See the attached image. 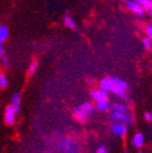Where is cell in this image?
<instances>
[{"label": "cell", "instance_id": "d6986e66", "mask_svg": "<svg viewBox=\"0 0 152 153\" xmlns=\"http://www.w3.org/2000/svg\"><path fill=\"white\" fill-rule=\"evenodd\" d=\"M36 67H37V63H36L35 61L30 64V66H29V68H28V74H29V76H32V74L35 72Z\"/></svg>", "mask_w": 152, "mask_h": 153}, {"label": "cell", "instance_id": "ba28073f", "mask_svg": "<svg viewBox=\"0 0 152 153\" xmlns=\"http://www.w3.org/2000/svg\"><path fill=\"white\" fill-rule=\"evenodd\" d=\"M127 7H128L129 10H131L132 12L137 14L138 16H144V14H145V9L140 7L139 4H137L133 0H129L128 2H127Z\"/></svg>", "mask_w": 152, "mask_h": 153}, {"label": "cell", "instance_id": "603a6c76", "mask_svg": "<svg viewBox=\"0 0 152 153\" xmlns=\"http://www.w3.org/2000/svg\"><path fill=\"white\" fill-rule=\"evenodd\" d=\"M148 9L150 10V12H151V16H152V0H151V2H150L149 7H148Z\"/></svg>", "mask_w": 152, "mask_h": 153}, {"label": "cell", "instance_id": "7402d4cb", "mask_svg": "<svg viewBox=\"0 0 152 153\" xmlns=\"http://www.w3.org/2000/svg\"><path fill=\"white\" fill-rule=\"evenodd\" d=\"M145 118L147 121H152V114L150 112H146L145 113Z\"/></svg>", "mask_w": 152, "mask_h": 153}, {"label": "cell", "instance_id": "7c38bea8", "mask_svg": "<svg viewBox=\"0 0 152 153\" xmlns=\"http://www.w3.org/2000/svg\"><path fill=\"white\" fill-rule=\"evenodd\" d=\"M64 25L69 29H76L77 28V25L75 22V20L72 19V17L70 16V14L66 13L64 15Z\"/></svg>", "mask_w": 152, "mask_h": 153}, {"label": "cell", "instance_id": "2e32d148", "mask_svg": "<svg viewBox=\"0 0 152 153\" xmlns=\"http://www.w3.org/2000/svg\"><path fill=\"white\" fill-rule=\"evenodd\" d=\"M7 85V78L3 72H0V88H4Z\"/></svg>", "mask_w": 152, "mask_h": 153}, {"label": "cell", "instance_id": "30bf717a", "mask_svg": "<svg viewBox=\"0 0 152 153\" xmlns=\"http://www.w3.org/2000/svg\"><path fill=\"white\" fill-rule=\"evenodd\" d=\"M11 106L14 108V111L16 113L19 112V110H20V95H19V93H14L12 95V98H11Z\"/></svg>", "mask_w": 152, "mask_h": 153}, {"label": "cell", "instance_id": "4fadbf2b", "mask_svg": "<svg viewBox=\"0 0 152 153\" xmlns=\"http://www.w3.org/2000/svg\"><path fill=\"white\" fill-rule=\"evenodd\" d=\"M9 29L5 25H1L0 26V43L3 44V42H5L9 37Z\"/></svg>", "mask_w": 152, "mask_h": 153}, {"label": "cell", "instance_id": "9c48e42d", "mask_svg": "<svg viewBox=\"0 0 152 153\" xmlns=\"http://www.w3.org/2000/svg\"><path fill=\"white\" fill-rule=\"evenodd\" d=\"M92 98L97 102L100 101H107L109 100V94L102 89H96L92 93Z\"/></svg>", "mask_w": 152, "mask_h": 153}, {"label": "cell", "instance_id": "8992f818", "mask_svg": "<svg viewBox=\"0 0 152 153\" xmlns=\"http://www.w3.org/2000/svg\"><path fill=\"white\" fill-rule=\"evenodd\" d=\"M16 114L17 113L14 111V108L11 105H7L4 110V121L9 126H12L16 121Z\"/></svg>", "mask_w": 152, "mask_h": 153}, {"label": "cell", "instance_id": "6da1fadb", "mask_svg": "<svg viewBox=\"0 0 152 153\" xmlns=\"http://www.w3.org/2000/svg\"><path fill=\"white\" fill-rule=\"evenodd\" d=\"M110 108L112 110V112L110 114V117L112 120L124 124L127 127L132 124L133 116H132V113H131V110L129 108L128 105H126L124 103L117 102L111 104Z\"/></svg>", "mask_w": 152, "mask_h": 153}, {"label": "cell", "instance_id": "277c9868", "mask_svg": "<svg viewBox=\"0 0 152 153\" xmlns=\"http://www.w3.org/2000/svg\"><path fill=\"white\" fill-rule=\"evenodd\" d=\"M129 89V85L128 83H127L124 80L122 79H119V78H117V85L116 87H115V89L112 91V93H114L116 96H118L119 98H122L126 100L127 99V93L126 91Z\"/></svg>", "mask_w": 152, "mask_h": 153}, {"label": "cell", "instance_id": "5bb4252c", "mask_svg": "<svg viewBox=\"0 0 152 153\" xmlns=\"http://www.w3.org/2000/svg\"><path fill=\"white\" fill-rule=\"evenodd\" d=\"M0 60H1L2 64L4 65L5 67H10V62L7 59V56H5L4 46H3V44H1V43H0Z\"/></svg>", "mask_w": 152, "mask_h": 153}, {"label": "cell", "instance_id": "44dd1931", "mask_svg": "<svg viewBox=\"0 0 152 153\" xmlns=\"http://www.w3.org/2000/svg\"><path fill=\"white\" fill-rule=\"evenodd\" d=\"M97 153H110V152L105 146H100L99 148L97 149Z\"/></svg>", "mask_w": 152, "mask_h": 153}, {"label": "cell", "instance_id": "7a4b0ae2", "mask_svg": "<svg viewBox=\"0 0 152 153\" xmlns=\"http://www.w3.org/2000/svg\"><path fill=\"white\" fill-rule=\"evenodd\" d=\"M94 105L90 102H83L81 103L80 105H78L74 111L75 118L78 121L83 122L85 120H87L88 118L93 115L94 113Z\"/></svg>", "mask_w": 152, "mask_h": 153}, {"label": "cell", "instance_id": "5b68a950", "mask_svg": "<svg viewBox=\"0 0 152 153\" xmlns=\"http://www.w3.org/2000/svg\"><path fill=\"white\" fill-rule=\"evenodd\" d=\"M117 85V78H113V76H107L104 79L101 80L100 82V89L107 91H113Z\"/></svg>", "mask_w": 152, "mask_h": 153}, {"label": "cell", "instance_id": "9a60e30c", "mask_svg": "<svg viewBox=\"0 0 152 153\" xmlns=\"http://www.w3.org/2000/svg\"><path fill=\"white\" fill-rule=\"evenodd\" d=\"M110 106H111V104H110L109 100L100 101V102H97V104H96V108L98 111H100V112H104V111L109 110Z\"/></svg>", "mask_w": 152, "mask_h": 153}, {"label": "cell", "instance_id": "ffe728a7", "mask_svg": "<svg viewBox=\"0 0 152 153\" xmlns=\"http://www.w3.org/2000/svg\"><path fill=\"white\" fill-rule=\"evenodd\" d=\"M145 32L147 33V37L151 38L152 39V26H146L145 27Z\"/></svg>", "mask_w": 152, "mask_h": 153}, {"label": "cell", "instance_id": "ac0fdd59", "mask_svg": "<svg viewBox=\"0 0 152 153\" xmlns=\"http://www.w3.org/2000/svg\"><path fill=\"white\" fill-rule=\"evenodd\" d=\"M137 4H139L142 7H144V9H147V7H149V4L150 2H151V0H134Z\"/></svg>", "mask_w": 152, "mask_h": 153}, {"label": "cell", "instance_id": "e0dca14e", "mask_svg": "<svg viewBox=\"0 0 152 153\" xmlns=\"http://www.w3.org/2000/svg\"><path fill=\"white\" fill-rule=\"evenodd\" d=\"M143 45H144V47L147 49V50H150L151 49V47H152V39L151 38H149V37H144L143 38Z\"/></svg>", "mask_w": 152, "mask_h": 153}, {"label": "cell", "instance_id": "52a82bcc", "mask_svg": "<svg viewBox=\"0 0 152 153\" xmlns=\"http://www.w3.org/2000/svg\"><path fill=\"white\" fill-rule=\"evenodd\" d=\"M111 131L117 136H124L128 132V127L122 123H119V122H115L111 126Z\"/></svg>", "mask_w": 152, "mask_h": 153}, {"label": "cell", "instance_id": "8fae6325", "mask_svg": "<svg viewBox=\"0 0 152 153\" xmlns=\"http://www.w3.org/2000/svg\"><path fill=\"white\" fill-rule=\"evenodd\" d=\"M144 141H145V137L142 133H136L133 137V140H132V143L133 146L136 147V148H139L144 145Z\"/></svg>", "mask_w": 152, "mask_h": 153}, {"label": "cell", "instance_id": "3957f363", "mask_svg": "<svg viewBox=\"0 0 152 153\" xmlns=\"http://www.w3.org/2000/svg\"><path fill=\"white\" fill-rule=\"evenodd\" d=\"M57 149L63 153H80L79 145L72 138H62L59 140Z\"/></svg>", "mask_w": 152, "mask_h": 153}, {"label": "cell", "instance_id": "cb8c5ba5", "mask_svg": "<svg viewBox=\"0 0 152 153\" xmlns=\"http://www.w3.org/2000/svg\"><path fill=\"white\" fill-rule=\"evenodd\" d=\"M138 153H144V152H143V151H139V152H138Z\"/></svg>", "mask_w": 152, "mask_h": 153}]
</instances>
